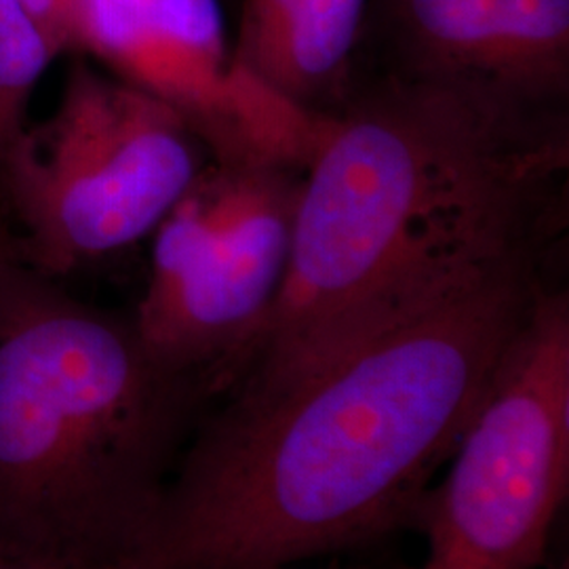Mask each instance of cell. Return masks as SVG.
Listing matches in <instances>:
<instances>
[{"instance_id": "6da1fadb", "label": "cell", "mask_w": 569, "mask_h": 569, "mask_svg": "<svg viewBox=\"0 0 569 569\" xmlns=\"http://www.w3.org/2000/svg\"><path fill=\"white\" fill-rule=\"evenodd\" d=\"M542 266L515 258L287 387L226 397L129 569L284 568L413 523Z\"/></svg>"}, {"instance_id": "7a4b0ae2", "label": "cell", "mask_w": 569, "mask_h": 569, "mask_svg": "<svg viewBox=\"0 0 569 569\" xmlns=\"http://www.w3.org/2000/svg\"><path fill=\"white\" fill-rule=\"evenodd\" d=\"M569 119L378 77L306 167L283 287L228 395L287 387L515 258L566 197Z\"/></svg>"}, {"instance_id": "3957f363", "label": "cell", "mask_w": 569, "mask_h": 569, "mask_svg": "<svg viewBox=\"0 0 569 569\" xmlns=\"http://www.w3.org/2000/svg\"><path fill=\"white\" fill-rule=\"evenodd\" d=\"M207 399L131 319L0 258V559L129 569Z\"/></svg>"}, {"instance_id": "277c9868", "label": "cell", "mask_w": 569, "mask_h": 569, "mask_svg": "<svg viewBox=\"0 0 569 569\" xmlns=\"http://www.w3.org/2000/svg\"><path fill=\"white\" fill-rule=\"evenodd\" d=\"M209 161L169 103L77 58L56 110L2 159L0 199L28 264L51 279L154 234Z\"/></svg>"}, {"instance_id": "5b68a950", "label": "cell", "mask_w": 569, "mask_h": 569, "mask_svg": "<svg viewBox=\"0 0 569 569\" xmlns=\"http://www.w3.org/2000/svg\"><path fill=\"white\" fill-rule=\"evenodd\" d=\"M413 523L418 569H538L569 489V293L545 284Z\"/></svg>"}, {"instance_id": "8992f818", "label": "cell", "mask_w": 569, "mask_h": 569, "mask_svg": "<svg viewBox=\"0 0 569 569\" xmlns=\"http://www.w3.org/2000/svg\"><path fill=\"white\" fill-rule=\"evenodd\" d=\"M305 173L211 159L152 234L131 321L150 357L209 399L234 387L281 293Z\"/></svg>"}, {"instance_id": "52a82bcc", "label": "cell", "mask_w": 569, "mask_h": 569, "mask_svg": "<svg viewBox=\"0 0 569 569\" xmlns=\"http://www.w3.org/2000/svg\"><path fill=\"white\" fill-rule=\"evenodd\" d=\"M79 53L180 112L213 161L308 167L331 119L234 60L220 0H81Z\"/></svg>"}, {"instance_id": "ba28073f", "label": "cell", "mask_w": 569, "mask_h": 569, "mask_svg": "<svg viewBox=\"0 0 569 569\" xmlns=\"http://www.w3.org/2000/svg\"><path fill=\"white\" fill-rule=\"evenodd\" d=\"M382 74L569 119V0H369Z\"/></svg>"}, {"instance_id": "9c48e42d", "label": "cell", "mask_w": 569, "mask_h": 569, "mask_svg": "<svg viewBox=\"0 0 569 569\" xmlns=\"http://www.w3.org/2000/svg\"><path fill=\"white\" fill-rule=\"evenodd\" d=\"M369 0H243L234 60L312 114L331 117L355 87Z\"/></svg>"}, {"instance_id": "30bf717a", "label": "cell", "mask_w": 569, "mask_h": 569, "mask_svg": "<svg viewBox=\"0 0 569 569\" xmlns=\"http://www.w3.org/2000/svg\"><path fill=\"white\" fill-rule=\"evenodd\" d=\"M58 56L21 0H0V163L26 129L32 91Z\"/></svg>"}, {"instance_id": "8fae6325", "label": "cell", "mask_w": 569, "mask_h": 569, "mask_svg": "<svg viewBox=\"0 0 569 569\" xmlns=\"http://www.w3.org/2000/svg\"><path fill=\"white\" fill-rule=\"evenodd\" d=\"M32 18L41 23L44 34L53 42L58 53H77V42L66 18L61 0H21Z\"/></svg>"}, {"instance_id": "7c38bea8", "label": "cell", "mask_w": 569, "mask_h": 569, "mask_svg": "<svg viewBox=\"0 0 569 569\" xmlns=\"http://www.w3.org/2000/svg\"><path fill=\"white\" fill-rule=\"evenodd\" d=\"M66 18L70 21L74 42H77V53H79V16H81V0H61Z\"/></svg>"}, {"instance_id": "4fadbf2b", "label": "cell", "mask_w": 569, "mask_h": 569, "mask_svg": "<svg viewBox=\"0 0 569 569\" xmlns=\"http://www.w3.org/2000/svg\"><path fill=\"white\" fill-rule=\"evenodd\" d=\"M7 256H16V253H13V244L7 241L4 232L0 230V258H7Z\"/></svg>"}, {"instance_id": "5bb4252c", "label": "cell", "mask_w": 569, "mask_h": 569, "mask_svg": "<svg viewBox=\"0 0 569 569\" xmlns=\"http://www.w3.org/2000/svg\"><path fill=\"white\" fill-rule=\"evenodd\" d=\"M0 569H23L20 566H13V563H9V561H4V559H0Z\"/></svg>"}, {"instance_id": "9a60e30c", "label": "cell", "mask_w": 569, "mask_h": 569, "mask_svg": "<svg viewBox=\"0 0 569 569\" xmlns=\"http://www.w3.org/2000/svg\"><path fill=\"white\" fill-rule=\"evenodd\" d=\"M232 569H287V566H284V568H232Z\"/></svg>"}, {"instance_id": "2e32d148", "label": "cell", "mask_w": 569, "mask_h": 569, "mask_svg": "<svg viewBox=\"0 0 569 569\" xmlns=\"http://www.w3.org/2000/svg\"><path fill=\"white\" fill-rule=\"evenodd\" d=\"M561 569H568V566H563V568H561Z\"/></svg>"}]
</instances>
